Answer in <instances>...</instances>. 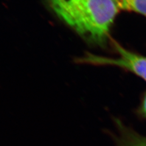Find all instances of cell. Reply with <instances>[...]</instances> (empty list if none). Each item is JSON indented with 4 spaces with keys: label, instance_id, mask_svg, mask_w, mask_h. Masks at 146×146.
<instances>
[{
    "label": "cell",
    "instance_id": "1",
    "mask_svg": "<svg viewBox=\"0 0 146 146\" xmlns=\"http://www.w3.org/2000/svg\"><path fill=\"white\" fill-rule=\"evenodd\" d=\"M53 12L89 42L104 46L119 11L113 0H44Z\"/></svg>",
    "mask_w": 146,
    "mask_h": 146
},
{
    "label": "cell",
    "instance_id": "2",
    "mask_svg": "<svg viewBox=\"0 0 146 146\" xmlns=\"http://www.w3.org/2000/svg\"><path fill=\"white\" fill-rule=\"evenodd\" d=\"M114 45L119 55L117 57L111 58L88 54L84 58V62L124 68L146 82V57L131 52L117 43H115Z\"/></svg>",
    "mask_w": 146,
    "mask_h": 146
},
{
    "label": "cell",
    "instance_id": "3",
    "mask_svg": "<svg viewBox=\"0 0 146 146\" xmlns=\"http://www.w3.org/2000/svg\"><path fill=\"white\" fill-rule=\"evenodd\" d=\"M118 146H146V136L137 133L119 123Z\"/></svg>",
    "mask_w": 146,
    "mask_h": 146
},
{
    "label": "cell",
    "instance_id": "4",
    "mask_svg": "<svg viewBox=\"0 0 146 146\" xmlns=\"http://www.w3.org/2000/svg\"><path fill=\"white\" fill-rule=\"evenodd\" d=\"M119 10L135 12L146 18V0H113Z\"/></svg>",
    "mask_w": 146,
    "mask_h": 146
},
{
    "label": "cell",
    "instance_id": "5",
    "mask_svg": "<svg viewBox=\"0 0 146 146\" xmlns=\"http://www.w3.org/2000/svg\"><path fill=\"white\" fill-rule=\"evenodd\" d=\"M141 112L142 113V115L146 117V94L143 100L142 105L141 107Z\"/></svg>",
    "mask_w": 146,
    "mask_h": 146
}]
</instances>
